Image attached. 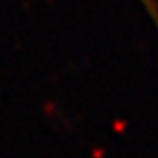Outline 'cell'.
Listing matches in <instances>:
<instances>
[{"instance_id":"6da1fadb","label":"cell","mask_w":158,"mask_h":158,"mask_svg":"<svg viewBox=\"0 0 158 158\" xmlns=\"http://www.w3.org/2000/svg\"><path fill=\"white\" fill-rule=\"evenodd\" d=\"M143 4V7H145V11L151 15V18L155 20V24L158 26V6H156V2L155 0H140Z\"/></svg>"}]
</instances>
